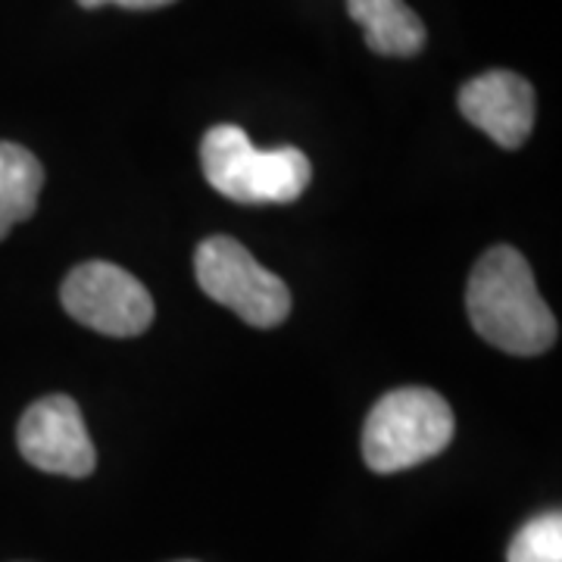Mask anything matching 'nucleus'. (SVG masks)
<instances>
[{
  "mask_svg": "<svg viewBox=\"0 0 562 562\" xmlns=\"http://www.w3.org/2000/svg\"><path fill=\"white\" fill-rule=\"evenodd\" d=\"M44 188L41 160L13 140H0V241L13 225L32 220Z\"/></svg>",
  "mask_w": 562,
  "mask_h": 562,
  "instance_id": "nucleus-9",
  "label": "nucleus"
},
{
  "mask_svg": "<svg viewBox=\"0 0 562 562\" xmlns=\"http://www.w3.org/2000/svg\"><path fill=\"white\" fill-rule=\"evenodd\" d=\"M457 419L431 387H397L372 406L362 425V460L379 475H394L450 447Z\"/></svg>",
  "mask_w": 562,
  "mask_h": 562,
  "instance_id": "nucleus-3",
  "label": "nucleus"
},
{
  "mask_svg": "<svg viewBox=\"0 0 562 562\" xmlns=\"http://www.w3.org/2000/svg\"><path fill=\"white\" fill-rule=\"evenodd\" d=\"M460 113L494 144L516 150L535 128V88L509 69H491L462 85Z\"/></svg>",
  "mask_w": 562,
  "mask_h": 562,
  "instance_id": "nucleus-7",
  "label": "nucleus"
},
{
  "mask_svg": "<svg viewBox=\"0 0 562 562\" xmlns=\"http://www.w3.org/2000/svg\"><path fill=\"white\" fill-rule=\"evenodd\" d=\"M85 10H98V7H106V3H116V7H125V10H160V7H169L176 0H76Z\"/></svg>",
  "mask_w": 562,
  "mask_h": 562,
  "instance_id": "nucleus-11",
  "label": "nucleus"
},
{
  "mask_svg": "<svg viewBox=\"0 0 562 562\" xmlns=\"http://www.w3.org/2000/svg\"><path fill=\"white\" fill-rule=\"evenodd\" d=\"M16 443L22 460L50 475L88 479L98 465V450L79 403L66 394H47L32 403L22 413Z\"/></svg>",
  "mask_w": 562,
  "mask_h": 562,
  "instance_id": "nucleus-6",
  "label": "nucleus"
},
{
  "mask_svg": "<svg viewBox=\"0 0 562 562\" xmlns=\"http://www.w3.org/2000/svg\"><path fill=\"white\" fill-rule=\"evenodd\" d=\"M506 562H562V516L543 513L525 522L506 550Z\"/></svg>",
  "mask_w": 562,
  "mask_h": 562,
  "instance_id": "nucleus-10",
  "label": "nucleus"
},
{
  "mask_svg": "<svg viewBox=\"0 0 562 562\" xmlns=\"http://www.w3.org/2000/svg\"><path fill=\"white\" fill-rule=\"evenodd\" d=\"M201 166L222 198L238 203H291L313 179L301 147L257 150L238 125H216L203 135Z\"/></svg>",
  "mask_w": 562,
  "mask_h": 562,
  "instance_id": "nucleus-2",
  "label": "nucleus"
},
{
  "mask_svg": "<svg viewBox=\"0 0 562 562\" xmlns=\"http://www.w3.org/2000/svg\"><path fill=\"white\" fill-rule=\"evenodd\" d=\"M465 310L484 341L513 357H541L557 344V319L538 291L535 272L522 254L497 244L475 262Z\"/></svg>",
  "mask_w": 562,
  "mask_h": 562,
  "instance_id": "nucleus-1",
  "label": "nucleus"
},
{
  "mask_svg": "<svg viewBox=\"0 0 562 562\" xmlns=\"http://www.w3.org/2000/svg\"><path fill=\"white\" fill-rule=\"evenodd\" d=\"M194 276L206 297L228 306L254 328H276L291 313L288 284L235 238H206L194 254Z\"/></svg>",
  "mask_w": 562,
  "mask_h": 562,
  "instance_id": "nucleus-4",
  "label": "nucleus"
},
{
  "mask_svg": "<svg viewBox=\"0 0 562 562\" xmlns=\"http://www.w3.org/2000/svg\"><path fill=\"white\" fill-rule=\"evenodd\" d=\"M60 301L72 319L110 338L144 335L157 316L150 291L122 266L103 260L76 266L63 281Z\"/></svg>",
  "mask_w": 562,
  "mask_h": 562,
  "instance_id": "nucleus-5",
  "label": "nucleus"
},
{
  "mask_svg": "<svg viewBox=\"0 0 562 562\" xmlns=\"http://www.w3.org/2000/svg\"><path fill=\"white\" fill-rule=\"evenodd\" d=\"M350 20L366 32V47L379 57H416L428 32L413 7L403 0H347Z\"/></svg>",
  "mask_w": 562,
  "mask_h": 562,
  "instance_id": "nucleus-8",
  "label": "nucleus"
}]
</instances>
